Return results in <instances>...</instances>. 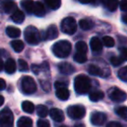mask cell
<instances>
[{
  "label": "cell",
  "mask_w": 127,
  "mask_h": 127,
  "mask_svg": "<svg viewBox=\"0 0 127 127\" xmlns=\"http://www.w3.org/2000/svg\"><path fill=\"white\" fill-rule=\"evenodd\" d=\"M71 50H72V45L70 42L67 40L58 41L52 46V51L55 54V56L60 58H65L68 57L71 52Z\"/></svg>",
  "instance_id": "obj_1"
},
{
  "label": "cell",
  "mask_w": 127,
  "mask_h": 127,
  "mask_svg": "<svg viewBox=\"0 0 127 127\" xmlns=\"http://www.w3.org/2000/svg\"><path fill=\"white\" fill-rule=\"evenodd\" d=\"M91 79L86 75H78L74 78V90L80 95L87 94L91 89Z\"/></svg>",
  "instance_id": "obj_2"
},
{
  "label": "cell",
  "mask_w": 127,
  "mask_h": 127,
  "mask_svg": "<svg viewBox=\"0 0 127 127\" xmlns=\"http://www.w3.org/2000/svg\"><path fill=\"white\" fill-rule=\"evenodd\" d=\"M24 39L30 45H37L40 43L41 34L35 26L30 25L25 28L24 31Z\"/></svg>",
  "instance_id": "obj_3"
},
{
  "label": "cell",
  "mask_w": 127,
  "mask_h": 127,
  "mask_svg": "<svg viewBox=\"0 0 127 127\" xmlns=\"http://www.w3.org/2000/svg\"><path fill=\"white\" fill-rule=\"evenodd\" d=\"M21 89L24 94L30 95V94H33L36 92L37 86L35 81L31 77L24 76L21 81Z\"/></svg>",
  "instance_id": "obj_4"
},
{
  "label": "cell",
  "mask_w": 127,
  "mask_h": 127,
  "mask_svg": "<svg viewBox=\"0 0 127 127\" xmlns=\"http://www.w3.org/2000/svg\"><path fill=\"white\" fill-rule=\"evenodd\" d=\"M61 29L62 31L67 35H73L77 31V24L74 17H65L61 23Z\"/></svg>",
  "instance_id": "obj_5"
},
{
  "label": "cell",
  "mask_w": 127,
  "mask_h": 127,
  "mask_svg": "<svg viewBox=\"0 0 127 127\" xmlns=\"http://www.w3.org/2000/svg\"><path fill=\"white\" fill-rule=\"evenodd\" d=\"M14 117L9 108H4L0 112V127H13Z\"/></svg>",
  "instance_id": "obj_6"
},
{
  "label": "cell",
  "mask_w": 127,
  "mask_h": 127,
  "mask_svg": "<svg viewBox=\"0 0 127 127\" xmlns=\"http://www.w3.org/2000/svg\"><path fill=\"white\" fill-rule=\"evenodd\" d=\"M67 115L73 119H80L85 117L86 108L81 105H71L67 110Z\"/></svg>",
  "instance_id": "obj_7"
},
{
  "label": "cell",
  "mask_w": 127,
  "mask_h": 127,
  "mask_svg": "<svg viewBox=\"0 0 127 127\" xmlns=\"http://www.w3.org/2000/svg\"><path fill=\"white\" fill-rule=\"evenodd\" d=\"M109 98H111V100L117 103H121L126 100L127 98V94L124 91H122L121 89L118 88V87H112L107 91Z\"/></svg>",
  "instance_id": "obj_8"
},
{
  "label": "cell",
  "mask_w": 127,
  "mask_h": 127,
  "mask_svg": "<svg viewBox=\"0 0 127 127\" xmlns=\"http://www.w3.org/2000/svg\"><path fill=\"white\" fill-rule=\"evenodd\" d=\"M58 29H57L56 25L55 24H51L49 26L46 31H42V35H41V39L43 40H54L58 37Z\"/></svg>",
  "instance_id": "obj_9"
},
{
  "label": "cell",
  "mask_w": 127,
  "mask_h": 127,
  "mask_svg": "<svg viewBox=\"0 0 127 127\" xmlns=\"http://www.w3.org/2000/svg\"><path fill=\"white\" fill-rule=\"evenodd\" d=\"M106 115L105 113L101 112H95L94 113H92L91 115V123L94 126H101L105 124V122L106 121Z\"/></svg>",
  "instance_id": "obj_10"
},
{
  "label": "cell",
  "mask_w": 127,
  "mask_h": 127,
  "mask_svg": "<svg viewBox=\"0 0 127 127\" xmlns=\"http://www.w3.org/2000/svg\"><path fill=\"white\" fill-rule=\"evenodd\" d=\"M58 69L60 72L64 75H71L75 71V68L74 67V65L67 63V62L61 63L58 65Z\"/></svg>",
  "instance_id": "obj_11"
},
{
  "label": "cell",
  "mask_w": 127,
  "mask_h": 127,
  "mask_svg": "<svg viewBox=\"0 0 127 127\" xmlns=\"http://www.w3.org/2000/svg\"><path fill=\"white\" fill-rule=\"evenodd\" d=\"M1 6L3 10L5 12V13H14L16 10H17V3L13 1H4V2H2L1 3Z\"/></svg>",
  "instance_id": "obj_12"
},
{
  "label": "cell",
  "mask_w": 127,
  "mask_h": 127,
  "mask_svg": "<svg viewBox=\"0 0 127 127\" xmlns=\"http://www.w3.org/2000/svg\"><path fill=\"white\" fill-rule=\"evenodd\" d=\"M49 116L55 122H62L64 120V113L62 110L58 108H53L49 111Z\"/></svg>",
  "instance_id": "obj_13"
},
{
  "label": "cell",
  "mask_w": 127,
  "mask_h": 127,
  "mask_svg": "<svg viewBox=\"0 0 127 127\" xmlns=\"http://www.w3.org/2000/svg\"><path fill=\"white\" fill-rule=\"evenodd\" d=\"M33 12L36 17H42L45 16L46 13V10H45V6L42 2H35L34 3V7H33Z\"/></svg>",
  "instance_id": "obj_14"
},
{
  "label": "cell",
  "mask_w": 127,
  "mask_h": 127,
  "mask_svg": "<svg viewBox=\"0 0 127 127\" xmlns=\"http://www.w3.org/2000/svg\"><path fill=\"white\" fill-rule=\"evenodd\" d=\"M90 46L91 49L94 52H100L103 49V45H102L101 40L97 37H92L90 41Z\"/></svg>",
  "instance_id": "obj_15"
},
{
  "label": "cell",
  "mask_w": 127,
  "mask_h": 127,
  "mask_svg": "<svg viewBox=\"0 0 127 127\" xmlns=\"http://www.w3.org/2000/svg\"><path fill=\"white\" fill-rule=\"evenodd\" d=\"M4 71L7 74H13L16 72V70H17V64L15 63V60L12 59V58H8L7 61L4 64Z\"/></svg>",
  "instance_id": "obj_16"
},
{
  "label": "cell",
  "mask_w": 127,
  "mask_h": 127,
  "mask_svg": "<svg viewBox=\"0 0 127 127\" xmlns=\"http://www.w3.org/2000/svg\"><path fill=\"white\" fill-rule=\"evenodd\" d=\"M10 18H11V20L13 21L14 23H16V24H22V23L24 22V18H25V16H24V13L22 10L17 9L14 13L11 14Z\"/></svg>",
  "instance_id": "obj_17"
},
{
  "label": "cell",
  "mask_w": 127,
  "mask_h": 127,
  "mask_svg": "<svg viewBox=\"0 0 127 127\" xmlns=\"http://www.w3.org/2000/svg\"><path fill=\"white\" fill-rule=\"evenodd\" d=\"M56 97L59 98L60 100H62V101H66V100L68 99L69 96H70V92L67 90V88H60L56 90Z\"/></svg>",
  "instance_id": "obj_18"
},
{
  "label": "cell",
  "mask_w": 127,
  "mask_h": 127,
  "mask_svg": "<svg viewBox=\"0 0 127 127\" xmlns=\"http://www.w3.org/2000/svg\"><path fill=\"white\" fill-rule=\"evenodd\" d=\"M101 3L110 11H115L119 5V2L116 0H105V1H102Z\"/></svg>",
  "instance_id": "obj_19"
},
{
  "label": "cell",
  "mask_w": 127,
  "mask_h": 127,
  "mask_svg": "<svg viewBox=\"0 0 127 127\" xmlns=\"http://www.w3.org/2000/svg\"><path fill=\"white\" fill-rule=\"evenodd\" d=\"M17 127H32L33 121L29 117H22L17 120Z\"/></svg>",
  "instance_id": "obj_20"
},
{
  "label": "cell",
  "mask_w": 127,
  "mask_h": 127,
  "mask_svg": "<svg viewBox=\"0 0 127 127\" xmlns=\"http://www.w3.org/2000/svg\"><path fill=\"white\" fill-rule=\"evenodd\" d=\"M87 71L90 75L93 76H103V71L99 67V66L95 65V64H90L87 67Z\"/></svg>",
  "instance_id": "obj_21"
},
{
  "label": "cell",
  "mask_w": 127,
  "mask_h": 127,
  "mask_svg": "<svg viewBox=\"0 0 127 127\" xmlns=\"http://www.w3.org/2000/svg\"><path fill=\"white\" fill-rule=\"evenodd\" d=\"M6 34L11 38H16L21 35V31L20 29L14 26H8L6 28Z\"/></svg>",
  "instance_id": "obj_22"
},
{
  "label": "cell",
  "mask_w": 127,
  "mask_h": 127,
  "mask_svg": "<svg viewBox=\"0 0 127 127\" xmlns=\"http://www.w3.org/2000/svg\"><path fill=\"white\" fill-rule=\"evenodd\" d=\"M79 25L83 31H89L94 26V23L90 19H81L79 22Z\"/></svg>",
  "instance_id": "obj_23"
},
{
  "label": "cell",
  "mask_w": 127,
  "mask_h": 127,
  "mask_svg": "<svg viewBox=\"0 0 127 127\" xmlns=\"http://www.w3.org/2000/svg\"><path fill=\"white\" fill-rule=\"evenodd\" d=\"M104 92L101 91H94L89 94V99L92 102H99L104 98Z\"/></svg>",
  "instance_id": "obj_24"
},
{
  "label": "cell",
  "mask_w": 127,
  "mask_h": 127,
  "mask_svg": "<svg viewBox=\"0 0 127 127\" xmlns=\"http://www.w3.org/2000/svg\"><path fill=\"white\" fill-rule=\"evenodd\" d=\"M35 111H36V114L40 118H46L49 114V109L47 108V106L43 105H39L35 107Z\"/></svg>",
  "instance_id": "obj_25"
},
{
  "label": "cell",
  "mask_w": 127,
  "mask_h": 127,
  "mask_svg": "<svg viewBox=\"0 0 127 127\" xmlns=\"http://www.w3.org/2000/svg\"><path fill=\"white\" fill-rule=\"evenodd\" d=\"M10 45H11L12 49L16 51V52H21L24 48V44L23 41L21 40H13L10 42Z\"/></svg>",
  "instance_id": "obj_26"
},
{
  "label": "cell",
  "mask_w": 127,
  "mask_h": 127,
  "mask_svg": "<svg viewBox=\"0 0 127 127\" xmlns=\"http://www.w3.org/2000/svg\"><path fill=\"white\" fill-rule=\"evenodd\" d=\"M22 109L26 113H33L35 111V105L30 101H24L22 103Z\"/></svg>",
  "instance_id": "obj_27"
},
{
  "label": "cell",
  "mask_w": 127,
  "mask_h": 127,
  "mask_svg": "<svg viewBox=\"0 0 127 127\" xmlns=\"http://www.w3.org/2000/svg\"><path fill=\"white\" fill-rule=\"evenodd\" d=\"M75 49L78 53H81V54H87V44L83 41H79L75 44Z\"/></svg>",
  "instance_id": "obj_28"
},
{
  "label": "cell",
  "mask_w": 127,
  "mask_h": 127,
  "mask_svg": "<svg viewBox=\"0 0 127 127\" xmlns=\"http://www.w3.org/2000/svg\"><path fill=\"white\" fill-rule=\"evenodd\" d=\"M45 3L47 4V6L49 8H50L51 10H58L60 8L61 4H62V2L60 0H46Z\"/></svg>",
  "instance_id": "obj_29"
},
{
  "label": "cell",
  "mask_w": 127,
  "mask_h": 127,
  "mask_svg": "<svg viewBox=\"0 0 127 127\" xmlns=\"http://www.w3.org/2000/svg\"><path fill=\"white\" fill-rule=\"evenodd\" d=\"M21 5L24 9L26 12L28 13H32L33 11V7H34V2L30 1V0H25V1L21 2Z\"/></svg>",
  "instance_id": "obj_30"
},
{
  "label": "cell",
  "mask_w": 127,
  "mask_h": 127,
  "mask_svg": "<svg viewBox=\"0 0 127 127\" xmlns=\"http://www.w3.org/2000/svg\"><path fill=\"white\" fill-rule=\"evenodd\" d=\"M102 44H104L106 47H113L114 44H115V41L110 36H105V37L102 38Z\"/></svg>",
  "instance_id": "obj_31"
},
{
  "label": "cell",
  "mask_w": 127,
  "mask_h": 127,
  "mask_svg": "<svg viewBox=\"0 0 127 127\" xmlns=\"http://www.w3.org/2000/svg\"><path fill=\"white\" fill-rule=\"evenodd\" d=\"M116 113L118 116L122 118L125 120H127V107L126 106H121L116 109Z\"/></svg>",
  "instance_id": "obj_32"
},
{
  "label": "cell",
  "mask_w": 127,
  "mask_h": 127,
  "mask_svg": "<svg viewBox=\"0 0 127 127\" xmlns=\"http://www.w3.org/2000/svg\"><path fill=\"white\" fill-rule=\"evenodd\" d=\"M74 60L79 64H83L87 61V57L85 54H81V53L76 52L74 56Z\"/></svg>",
  "instance_id": "obj_33"
},
{
  "label": "cell",
  "mask_w": 127,
  "mask_h": 127,
  "mask_svg": "<svg viewBox=\"0 0 127 127\" xmlns=\"http://www.w3.org/2000/svg\"><path fill=\"white\" fill-rule=\"evenodd\" d=\"M118 77L122 81L127 82V66H124L119 70L118 72Z\"/></svg>",
  "instance_id": "obj_34"
},
{
  "label": "cell",
  "mask_w": 127,
  "mask_h": 127,
  "mask_svg": "<svg viewBox=\"0 0 127 127\" xmlns=\"http://www.w3.org/2000/svg\"><path fill=\"white\" fill-rule=\"evenodd\" d=\"M18 68H19V71H22V72H26V71H29L28 64L23 59L18 60Z\"/></svg>",
  "instance_id": "obj_35"
},
{
  "label": "cell",
  "mask_w": 127,
  "mask_h": 127,
  "mask_svg": "<svg viewBox=\"0 0 127 127\" xmlns=\"http://www.w3.org/2000/svg\"><path fill=\"white\" fill-rule=\"evenodd\" d=\"M111 63H112L113 66H119L123 63V60L120 58H119V57L113 56L111 58Z\"/></svg>",
  "instance_id": "obj_36"
},
{
  "label": "cell",
  "mask_w": 127,
  "mask_h": 127,
  "mask_svg": "<svg viewBox=\"0 0 127 127\" xmlns=\"http://www.w3.org/2000/svg\"><path fill=\"white\" fill-rule=\"evenodd\" d=\"M37 126L38 127H50V125H49V122L48 120L41 119L37 121Z\"/></svg>",
  "instance_id": "obj_37"
},
{
  "label": "cell",
  "mask_w": 127,
  "mask_h": 127,
  "mask_svg": "<svg viewBox=\"0 0 127 127\" xmlns=\"http://www.w3.org/2000/svg\"><path fill=\"white\" fill-rule=\"evenodd\" d=\"M67 83L64 81H56L55 83V89H60V88H67Z\"/></svg>",
  "instance_id": "obj_38"
},
{
  "label": "cell",
  "mask_w": 127,
  "mask_h": 127,
  "mask_svg": "<svg viewBox=\"0 0 127 127\" xmlns=\"http://www.w3.org/2000/svg\"><path fill=\"white\" fill-rule=\"evenodd\" d=\"M120 51V58L122 60H126L127 61V47H122L119 49Z\"/></svg>",
  "instance_id": "obj_39"
},
{
  "label": "cell",
  "mask_w": 127,
  "mask_h": 127,
  "mask_svg": "<svg viewBox=\"0 0 127 127\" xmlns=\"http://www.w3.org/2000/svg\"><path fill=\"white\" fill-rule=\"evenodd\" d=\"M41 85H42V88L43 89L45 92H49V91H50V84H49V82H48V81L42 82Z\"/></svg>",
  "instance_id": "obj_40"
},
{
  "label": "cell",
  "mask_w": 127,
  "mask_h": 127,
  "mask_svg": "<svg viewBox=\"0 0 127 127\" xmlns=\"http://www.w3.org/2000/svg\"><path fill=\"white\" fill-rule=\"evenodd\" d=\"M105 127H123V126L120 123L116 122V121H112V122H109L105 126Z\"/></svg>",
  "instance_id": "obj_41"
},
{
  "label": "cell",
  "mask_w": 127,
  "mask_h": 127,
  "mask_svg": "<svg viewBox=\"0 0 127 127\" xmlns=\"http://www.w3.org/2000/svg\"><path fill=\"white\" fill-rule=\"evenodd\" d=\"M119 6H120L121 10L123 11H127V1L126 0H123L119 3Z\"/></svg>",
  "instance_id": "obj_42"
},
{
  "label": "cell",
  "mask_w": 127,
  "mask_h": 127,
  "mask_svg": "<svg viewBox=\"0 0 127 127\" xmlns=\"http://www.w3.org/2000/svg\"><path fill=\"white\" fill-rule=\"evenodd\" d=\"M6 87V83L3 78H0V91H3Z\"/></svg>",
  "instance_id": "obj_43"
},
{
  "label": "cell",
  "mask_w": 127,
  "mask_h": 127,
  "mask_svg": "<svg viewBox=\"0 0 127 127\" xmlns=\"http://www.w3.org/2000/svg\"><path fill=\"white\" fill-rule=\"evenodd\" d=\"M3 66H4V64H3V60L0 58V71H3Z\"/></svg>",
  "instance_id": "obj_44"
},
{
  "label": "cell",
  "mask_w": 127,
  "mask_h": 127,
  "mask_svg": "<svg viewBox=\"0 0 127 127\" xmlns=\"http://www.w3.org/2000/svg\"><path fill=\"white\" fill-rule=\"evenodd\" d=\"M3 102H4V98H3V96L0 95V106H1V105H3Z\"/></svg>",
  "instance_id": "obj_45"
},
{
  "label": "cell",
  "mask_w": 127,
  "mask_h": 127,
  "mask_svg": "<svg viewBox=\"0 0 127 127\" xmlns=\"http://www.w3.org/2000/svg\"><path fill=\"white\" fill-rule=\"evenodd\" d=\"M123 21H124L126 24H127V14L126 15H125L124 17H123Z\"/></svg>",
  "instance_id": "obj_46"
},
{
  "label": "cell",
  "mask_w": 127,
  "mask_h": 127,
  "mask_svg": "<svg viewBox=\"0 0 127 127\" xmlns=\"http://www.w3.org/2000/svg\"><path fill=\"white\" fill-rule=\"evenodd\" d=\"M74 127H85V126L83 124H77L74 126Z\"/></svg>",
  "instance_id": "obj_47"
},
{
  "label": "cell",
  "mask_w": 127,
  "mask_h": 127,
  "mask_svg": "<svg viewBox=\"0 0 127 127\" xmlns=\"http://www.w3.org/2000/svg\"><path fill=\"white\" fill-rule=\"evenodd\" d=\"M62 127H64V126H62Z\"/></svg>",
  "instance_id": "obj_48"
}]
</instances>
